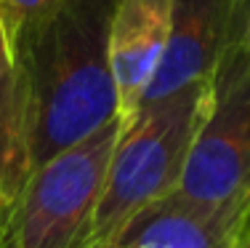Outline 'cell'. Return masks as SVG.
<instances>
[{
    "instance_id": "2",
    "label": "cell",
    "mask_w": 250,
    "mask_h": 248,
    "mask_svg": "<svg viewBox=\"0 0 250 248\" xmlns=\"http://www.w3.org/2000/svg\"><path fill=\"white\" fill-rule=\"evenodd\" d=\"M210 99V80L194 83L163 102L144 104L130 123L123 120L104 195L83 248H112L139 211L181 187Z\"/></svg>"
},
{
    "instance_id": "10",
    "label": "cell",
    "mask_w": 250,
    "mask_h": 248,
    "mask_svg": "<svg viewBox=\"0 0 250 248\" xmlns=\"http://www.w3.org/2000/svg\"><path fill=\"white\" fill-rule=\"evenodd\" d=\"M11 75H14V48H11L8 32L0 22V88L11 80Z\"/></svg>"
},
{
    "instance_id": "6",
    "label": "cell",
    "mask_w": 250,
    "mask_h": 248,
    "mask_svg": "<svg viewBox=\"0 0 250 248\" xmlns=\"http://www.w3.org/2000/svg\"><path fill=\"white\" fill-rule=\"evenodd\" d=\"M170 0H115L109 19V69L117 112L125 123L139 115L165 56Z\"/></svg>"
},
{
    "instance_id": "1",
    "label": "cell",
    "mask_w": 250,
    "mask_h": 248,
    "mask_svg": "<svg viewBox=\"0 0 250 248\" xmlns=\"http://www.w3.org/2000/svg\"><path fill=\"white\" fill-rule=\"evenodd\" d=\"M115 0H64L14 40V88L27 171L115 120L109 69Z\"/></svg>"
},
{
    "instance_id": "5",
    "label": "cell",
    "mask_w": 250,
    "mask_h": 248,
    "mask_svg": "<svg viewBox=\"0 0 250 248\" xmlns=\"http://www.w3.org/2000/svg\"><path fill=\"white\" fill-rule=\"evenodd\" d=\"M248 22L250 0H170L168 45L144 104L210 80L231 45L245 40Z\"/></svg>"
},
{
    "instance_id": "9",
    "label": "cell",
    "mask_w": 250,
    "mask_h": 248,
    "mask_svg": "<svg viewBox=\"0 0 250 248\" xmlns=\"http://www.w3.org/2000/svg\"><path fill=\"white\" fill-rule=\"evenodd\" d=\"M64 0H0V22H3L8 40H14L24 27L48 16Z\"/></svg>"
},
{
    "instance_id": "8",
    "label": "cell",
    "mask_w": 250,
    "mask_h": 248,
    "mask_svg": "<svg viewBox=\"0 0 250 248\" xmlns=\"http://www.w3.org/2000/svg\"><path fill=\"white\" fill-rule=\"evenodd\" d=\"M29 179L11 80L0 88V211L8 208Z\"/></svg>"
},
{
    "instance_id": "7",
    "label": "cell",
    "mask_w": 250,
    "mask_h": 248,
    "mask_svg": "<svg viewBox=\"0 0 250 248\" xmlns=\"http://www.w3.org/2000/svg\"><path fill=\"white\" fill-rule=\"evenodd\" d=\"M248 222V211L210 208L178 192L128 222L115 246L120 248H231Z\"/></svg>"
},
{
    "instance_id": "12",
    "label": "cell",
    "mask_w": 250,
    "mask_h": 248,
    "mask_svg": "<svg viewBox=\"0 0 250 248\" xmlns=\"http://www.w3.org/2000/svg\"><path fill=\"white\" fill-rule=\"evenodd\" d=\"M245 45H248V51H250V22H248V29H245Z\"/></svg>"
},
{
    "instance_id": "14",
    "label": "cell",
    "mask_w": 250,
    "mask_h": 248,
    "mask_svg": "<svg viewBox=\"0 0 250 248\" xmlns=\"http://www.w3.org/2000/svg\"><path fill=\"white\" fill-rule=\"evenodd\" d=\"M112 248H120V246H112Z\"/></svg>"
},
{
    "instance_id": "4",
    "label": "cell",
    "mask_w": 250,
    "mask_h": 248,
    "mask_svg": "<svg viewBox=\"0 0 250 248\" xmlns=\"http://www.w3.org/2000/svg\"><path fill=\"white\" fill-rule=\"evenodd\" d=\"M213 99L189 152L178 195L250 214V51L231 45L210 78Z\"/></svg>"
},
{
    "instance_id": "11",
    "label": "cell",
    "mask_w": 250,
    "mask_h": 248,
    "mask_svg": "<svg viewBox=\"0 0 250 248\" xmlns=\"http://www.w3.org/2000/svg\"><path fill=\"white\" fill-rule=\"evenodd\" d=\"M231 248H250V224L248 222H245V227H242V232L237 235V240Z\"/></svg>"
},
{
    "instance_id": "3",
    "label": "cell",
    "mask_w": 250,
    "mask_h": 248,
    "mask_svg": "<svg viewBox=\"0 0 250 248\" xmlns=\"http://www.w3.org/2000/svg\"><path fill=\"white\" fill-rule=\"evenodd\" d=\"M120 134L123 117L117 115L35 168L14 203L0 211V248L85 246Z\"/></svg>"
},
{
    "instance_id": "13",
    "label": "cell",
    "mask_w": 250,
    "mask_h": 248,
    "mask_svg": "<svg viewBox=\"0 0 250 248\" xmlns=\"http://www.w3.org/2000/svg\"><path fill=\"white\" fill-rule=\"evenodd\" d=\"M248 224H250V214H248Z\"/></svg>"
}]
</instances>
